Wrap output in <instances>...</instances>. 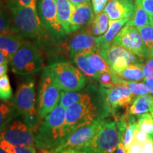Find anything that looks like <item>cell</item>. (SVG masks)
<instances>
[{
  "instance_id": "1",
  "label": "cell",
  "mask_w": 153,
  "mask_h": 153,
  "mask_svg": "<svg viewBox=\"0 0 153 153\" xmlns=\"http://www.w3.org/2000/svg\"><path fill=\"white\" fill-rule=\"evenodd\" d=\"M65 119V108L57 105L44 118L36 132V148L38 150H55L62 145L69 136Z\"/></svg>"
},
{
  "instance_id": "2",
  "label": "cell",
  "mask_w": 153,
  "mask_h": 153,
  "mask_svg": "<svg viewBox=\"0 0 153 153\" xmlns=\"http://www.w3.org/2000/svg\"><path fill=\"white\" fill-rule=\"evenodd\" d=\"M12 104L17 114L22 116L30 129L36 133L42 118L38 112L36 82L31 76H25L24 79L19 84Z\"/></svg>"
},
{
  "instance_id": "3",
  "label": "cell",
  "mask_w": 153,
  "mask_h": 153,
  "mask_svg": "<svg viewBox=\"0 0 153 153\" xmlns=\"http://www.w3.org/2000/svg\"><path fill=\"white\" fill-rule=\"evenodd\" d=\"M7 6L12 17L11 30L24 38H40L44 29L37 9L25 7L14 0H7Z\"/></svg>"
},
{
  "instance_id": "4",
  "label": "cell",
  "mask_w": 153,
  "mask_h": 153,
  "mask_svg": "<svg viewBox=\"0 0 153 153\" xmlns=\"http://www.w3.org/2000/svg\"><path fill=\"white\" fill-rule=\"evenodd\" d=\"M99 94L100 100L99 119H105L109 116L116 117L118 111L120 109L128 112L134 100L133 94L126 85H117L111 88L100 87Z\"/></svg>"
},
{
  "instance_id": "5",
  "label": "cell",
  "mask_w": 153,
  "mask_h": 153,
  "mask_svg": "<svg viewBox=\"0 0 153 153\" xmlns=\"http://www.w3.org/2000/svg\"><path fill=\"white\" fill-rule=\"evenodd\" d=\"M12 72L17 75L31 76L43 70V57L35 44L23 41L16 53L9 61Z\"/></svg>"
},
{
  "instance_id": "6",
  "label": "cell",
  "mask_w": 153,
  "mask_h": 153,
  "mask_svg": "<svg viewBox=\"0 0 153 153\" xmlns=\"http://www.w3.org/2000/svg\"><path fill=\"white\" fill-rule=\"evenodd\" d=\"M120 142L121 135L115 120L101 119L98 131L79 150L85 153H114Z\"/></svg>"
},
{
  "instance_id": "7",
  "label": "cell",
  "mask_w": 153,
  "mask_h": 153,
  "mask_svg": "<svg viewBox=\"0 0 153 153\" xmlns=\"http://www.w3.org/2000/svg\"><path fill=\"white\" fill-rule=\"evenodd\" d=\"M100 104H97L90 93L79 102L66 108L65 126L69 135L79 126L100 118Z\"/></svg>"
},
{
  "instance_id": "8",
  "label": "cell",
  "mask_w": 153,
  "mask_h": 153,
  "mask_svg": "<svg viewBox=\"0 0 153 153\" xmlns=\"http://www.w3.org/2000/svg\"><path fill=\"white\" fill-rule=\"evenodd\" d=\"M47 68L62 91H81L87 83V77L70 62H55Z\"/></svg>"
},
{
  "instance_id": "9",
  "label": "cell",
  "mask_w": 153,
  "mask_h": 153,
  "mask_svg": "<svg viewBox=\"0 0 153 153\" xmlns=\"http://www.w3.org/2000/svg\"><path fill=\"white\" fill-rule=\"evenodd\" d=\"M61 90L62 89L53 79L47 67L43 68L40 79L37 99L38 112L42 119L60 103Z\"/></svg>"
},
{
  "instance_id": "10",
  "label": "cell",
  "mask_w": 153,
  "mask_h": 153,
  "mask_svg": "<svg viewBox=\"0 0 153 153\" xmlns=\"http://www.w3.org/2000/svg\"><path fill=\"white\" fill-rule=\"evenodd\" d=\"M0 135L15 146H34L35 133L16 113L0 132Z\"/></svg>"
},
{
  "instance_id": "11",
  "label": "cell",
  "mask_w": 153,
  "mask_h": 153,
  "mask_svg": "<svg viewBox=\"0 0 153 153\" xmlns=\"http://www.w3.org/2000/svg\"><path fill=\"white\" fill-rule=\"evenodd\" d=\"M37 11L44 29L55 40H61L66 31L59 22L55 0H38Z\"/></svg>"
},
{
  "instance_id": "12",
  "label": "cell",
  "mask_w": 153,
  "mask_h": 153,
  "mask_svg": "<svg viewBox=\"0 0 153 153\" xmlns=\"http://www.w3.org/2000/svg\"><path fill=\"white\" fill-rule=\"evenodd\" d=\"M108 62L113 72H117L130 65L143 67L145 60L119 45L111 44L109 46L99 51Z\"/></svg>"
},
{
  "instance_id": "13",
  "label": "cell",
  "mask_w": 153,
  "mask_h": 153,
  "mask_svg": "<svg viewBox=\"0 0 153 153\" xmlns=\"http://www.w3.org/2000/svg\"><path fill=\"white\" fill-rule=\"evenodd\" d=\"M111 44L119 45L133 54L147 60V53L144 43L137 28L127 23L115 37Z\"/></svg>"
},
{
  "instance_id": "14",
  "label": "cell",
  "mask_w": 153,
  "mask_h": 153,
  "mask_svg": "<svg viewBox=\"0 0 153 153\" xmlns=\"http://www.w3.org/2000/svg\"><path fill=\"white\" fill-rule=\"evenodd\" d=\"M101 119H97L91 123L79 126L69 135L64 143L55 149V153L67 149L80 150L91 140L101 126Z\"/></svg>"
},
{
  "instance_id": "15",
  "label": "cell",
  "mask_w": 153,
  "mask_h": 153,
  "mask_svg": "<svg viewBox=\"0 0 153 153\" xmlns=\"http://www.w3.org/2000/svg\"><path fill=\"white\" fill-rule=\"evenodd\" d=\"M68 48L70 57L77 53H89L97 50V37L90 35L84 29L70 38Z\"/></svg>"
},
{
  "instance_id": "16",
  "label": "cell",
  "mask_w": 153,
  "mask_h": 153,
  "mask_svg": "<svg viewBox=\"0 0 153 153\" xmlns=\"http://www.w3.org/2000/svg\"><path fill=\"white\" fill-rule=\"evenodd\" d=\"M73 14L71 19L72 32L87 27L94 18V13L90 1L79 4H73Z\"/></svg>"
},
{
  "instance_id": "17",
  "label": "cell",
  "mask_w": 153,
  "mask_h": 153,
  "mask_svg": "<svg viewBox=\"0 0 153 153\" xmlns=\"http://www.w3.org/2000/svg\"><path fill=\"white\" fill-rule=\"evenodd\" d=\"M134 9L133 0H108L104 11L108 14L109 20L116 21L131 18Z\"/></svg>"
},
{
  "instance_id": "18",
  "label": "cell",
  "mask_w": 153,
  "mask_h": 153,
  "mask_svg": "<svg viewBox=\"0 0 153 153\" xmlns=\"http://www.w3.org/2000/svg\"><path fill=\"white\" fill-rule=\"evenodd\" d=\"M22 38L11 30L0 33V51L9 59L16 53L21 45Z\"/></svg>"
},
{
  "instance_id": "19",
  "label": "cell",
  "mask_w": 153,
  "mask_h": 153,
  "mask_svg": "<svg viewBox=\"0 0 153 153\" xmlns=\"http://www.w3.org/2000/svg\"><path fill=\"white\" fill-rule=\"evenodd\" d=\"M129 19L130 18L123 19L116 21L109 20V26H108L107 31L104 35L99 36V37H97V50L99 51L109 46L112 43L115 37L119 33L122 28L127 24Z\"/></svg>"
},
{
  "instance_id": "20",
  "label": "cell",
  "mask_w": 153,
  "mask_h": 153,
  "mask_svg": "<svg viewBox=\"0 0 153 153\" xmlns=\"http://www.w3.org/2000/svg\"><path fill=\"white\" fill-rule=\"evenodd\" d=\"M56 3L58 20L67 34L72 33L71 19L73 14V4L69 0H55Z\"/></svg>"
},
{
  "instance_id": "21",
  "label": "cell",
  "mask_w": 153,
  "mask_h": 153,
  "mask_svg": "<svg viewBox=\"0 0 153 153\" xmlns=\"http://www.w3.org/2000/svg\"><path fill=\"white\" fill-rule=\"evenodd\" d=\"M76 66L86 77L97 80L99 74L89 62L87 53H77L71 57Z\"/></svg>"
},
{
  "instance_id": "22",
  "label": "cell",
  "mask_w": 153,
  "mask_h": 153,
  "mask_svg": "<svg viewBox=\"0 0 153 153\" xmlns=\"http://www.w3.org/2000/svg\"><path fill=\"white\" fill-rule=\"evenodd\" d=\"M153 104V96L149 94L139 96L134 99L132 104L128 110V114L133 116L150 112L151 106Z\"/></svg>"
},
{
  "instance_id": "23",
  "label": "cell",
  "mask_w": 153,
  "mask_h": 153,
  "mask_svg": "<svg viewBox=\"0 0 153 153\" xmlns=\"http://www.w3.org/2000/svg\"><path fill=\"white\" fill-rule=\"evenodd\" d=\"M128 23L137 28L151 24V16L143 7L140 0H135L133 14Z\"/></svg>"
},
{
  "instance_id": "24",
  "label": "cell",
  "mask_w": 153,
  "mask_h": 153,
  "mask_svg": "<svg viewBox=\"0 0 153 153\" xmlns=\"http://www.w3.org/2000/svg\"><path fill=\"white\" fill-rule=\"evenodd\" d=\"M115 73L121 79L128 82H141L145 79L143 67L137 65H130Z\"/></svg>"
},
{
  "instance_id": "25",
  "label": "cell",
  "mask_w": 153,
  "mask_h": 153,
  "mask_svg": "<svg viewBox=\"0 0 153 153\" xmlns=\"http://www.w3.org/2000/svg\"><path fill=\"white\" fill-rule=\"evenodd\" d=\"M88 60L89 63L99 73L111 71L110 66L108 62L104 58V57L100 54L98 50H95L92 52L87 53Z\"/></svg>"
},
{
  "instance_id": "26",
  "label": "cell",
  "mask_w": 153,
  "mask_h": 153,
  "mask_svg": "<svg viewBox=\"0 0 153 153\" xmlns=\"http://www.w3.org/2000/svg\"><path fill=\"white\" fill-rule=\"evenodd\" d=\"M97 81L99 83L100 87L104 88H111L117 85H125L126 80L121 79L117 74L115 73L111 70L110 72H103V73L99 74Z\"/></svg>"
},
{
  "instance_id": "27",
  "label": "cell",
  "mask_w": 153,
  "mask_h": 153,
  "mask_svg": "<svg viewBox=\"0 0 153 153\" xmlns=\"http://www.w3.org/2000/svg\"><path fill=\"white\" fill-rule=\"evenodd\" d=\"M144 46L146 51L148 59L153 57V26L152 24L146 25L143 27L137 28ZM147 59V60H148Z\"/></svg>"
},
{
  "instance_id": "28",
  "label": "cell",
  "mask_w": 153,
  "mask_h": 153,
  "mask_svg": "<svg viewBox=\"0 0 153 153\" xmlns=\"http://www.w3.org/2000/svg\"><path fill=\"white\" fill-rule=\"evenodd\" d=\"M87 94L88 92H86V91H66L62 90L59 104L65 108H68L82 100L87 95Z\"/></svg>"
},
{
  "instance_id": "29",
  "label": "cell",
  "mask_w": 153,
  "mask_h": 153,
  "mask_svg": "<svg viewBox=\"0 0 153 153\" xmlns=\"http://www.w3.org/2000/svg\"><path fill=\"white\" fill-rule=\"evenodd\" d=\"M127 120V126H126L125 132H124L121 138V143L124 145L126 150L128 149L129 146L133 143L134 138V133H135V131L137 126V123L136 120H135V116L128 114Z\"/></svg>"
},
{
  "instance_id": "30",
  "label": "cell",
  "mask_w": 153,
  "mask_h": 153,
  "mask_svg": "<svg viewBox=\"0 0 153 153\" xmlns=\"http://www.w3.org/2000/svg\"><path fill=\"white\" fill-rule=\"evenodd\" d=\"M16 114L12 102L11 104L0 102V132Z\"/></svg>"
},
{
  "instance_id": "31",
  "label": "cell",
  "mask_w": 153,
  "mask_h": 153,
  "mask_svg": "<svg viewBox=\"0 0 153 153\" xmlns=\"http://www.w3.org/2000/svg\"><path fill=\"white\" fill-rule=\"evenodd\" d=\"M12 17L10 11L7 7L0 3V33L11 30Z\"/></svg>"
},
{
  "instance_id": "32",
  "label": "cell",
  "mask_w": 153,
  "mask_h": 153,
  "mask_svg": "<svg viewBox=\"0 0 153 153\" xmlns=\"http://www.w3.org/2000/svg\"><path fill=\"white\" fill-rule=\"evenodd\" d=\"M137 126L148 134L149 139H153V117L149 113L137 116Z\"/></svg>"
},
{
  "instance_id": "33",
  "label": "cell",
  "mask_w": 153,
  "mask_h": 153,
  "mask_svg": "<svg viewBox=\"0 0 153 153\" xmlns=\"http://www.w3.org/2000/svg\"><path fill=\"white\" fill-rule=\"evenodd\" d=\"M13 98V90L7 74L0 77V100L7 102Z\"/></svg>"
},
{
  "instance_id": "34",
  "label": "cell",
  "mask_w": 153,
  "mask_h": 153,
  "mask_svg": "<svg viewBox=\"0 0 153 153\" xmlns=\"http://www.w3.org/2000/svg\"><path fill=\"white\" fill-rule=\"evenodd\" d=\"M0 147L8 153H37L34 146H15L3 137L0 139Z\"/></svg>"
},
{
  "instance_id": "35",
  "label": "cell",
  "mask_w": 153,
  "mask_h": 153,
  "mask_svg": "<svg viewBox=\"0 0 153 153\" xmlns=\"http://www.w3.org/2000/svg\"><path fill=\"white\" fill-rule=\"evenodd\" d=\"M125 85L128 87L134 97L149 94H150L148 89H147L146 85H145V83H143V82L126 81Z\"/></svg>"
},
{
  "instance_id": "36",
  "label": "cell",
  "mask_w": 153,
  "mask_h": 153,
  "mask_svg": "<svg viewBox=\"0 0 153 153\" xmlns=\"http://www.w3.org/2000/svg\"><path fill=\"white\" fill-rule=\"evenodd\" d=\"M94 20L98 24L101 36L106 33L109 26V17L105 11L94 15Z\"/></svg>"
},
{
  "instance_id": "37",
  "label": "cell",
  "mask_w": 153,
  "mask_h": 153,
  "mask_svg": "<svg viewBox=\"0 0 153 153\" xmlns=\"http://www.w3.org/2000/svg\"><path fill=\"white\" fill-rule=\"evenodd\" d=\"M148 139L149 137L148 134L143 131V130L137 126L136 129H135V133H134L133 140L140 143V144L143 145V143L146 142Z\"/></svg>"
},
{
  "instance_id": "38",
  "label": "cell",
  "mask_w": 153,
  "mask_h": 153,
  "mask_svg": "<svg viewBox=\"0 0 153 153\" xmlns=\"http://www.w3.org/2000/svg\"><path fill=\"white\" fill-rule=\"evenodd\" d=\"M108 0H91V5L94 15L99 14L104 11Z\"/></svg>"
},
{
  "instance_id": "39",
  "label": "cell",
  "mask_w": 153,
  "mask_h": 153,
  "mask_svg": "<svg viewBox=\"0 0 153 153\" xmlns=\"http://www.w3.org/2000/svg\"><path fill=\"white\" fill-rule=\"evenodd\" d=\"M143 71L145 79L153 76V57L145 61L143 67Z\"/></svg>"
},
{
  "instance_id": "40",
  "label": "cell",
  "mask_w": 153,
  "mask_h": 153,
  "mask_svg": "<svg viewBox=\"0 0 153 153\" xmlns=\"http://www.w3.org/2000/svg\"><path fill=\"white\" fill-rule=\"evenodd\" d=\"M140 153H153V139H148L143 143Z\"/></svg>"
},
{
  "instance_id": "41",
  "label": "cell",
  "mask_w": 153,
  "mask_h": 153,
  "mask_svg": "<svg viewBox=\"0 0 153 153\" xmlns=\"http://www.w3.org/2000/svg\"><path fill=\"white\" fill-rule=\"evenodd\" d=\"M143 7L150 16L153 15V0H140Z\"/></svg>"
},
{
  "instance_id": "42",
  "label": "cell",
  "mask_w": 153,
  "mask_h": 153,
  "mask_svg": "<svg viewBox=\"0 0 153 153\" xmlns=\"http://www.w3.org/2000/svg\"><path fill=\"white\" fill-rule=\"evenodd\" d=\"M25 7H30L37 9V0H14Z\"/></svg>"
},
{
  "instance_id": "43",
  "label": "cell",
  "mask_w": 153,
  "mask_h": 153,
  "mask_svg": "<svg viewBox=\"0 0 153 153\" xmlns=\"http://www.w3.org/2000/svg\"><path fill=\"white\" fill-rule=\"evenodd\" d=\"M141 146H142V145L133 140L127 150V153H140Z\"/></svg>"
},
{
  "instance_id": "44",
  "label": "cell",
  "mask_w": 153,
  "mask_h": 153,
  "mask_svg": "<svg viewBox=\"0 0 153 153\" xmlns=\"http://www.w3.org/2000/svg\"><path fill=\"white\" fill-rule=\"evenodd\" d=\"M143 82L145 83V85H146L147 89H148L150 94H153V76L152 77L146 78L143 80Z\"/></svg>"
},
{
  "instance_id": "45",
  "label": "cell",
  "mask_w": 153,
  "mask_h": 153,
  "mask_svg": "<svg viewBox=\"0 0 153 153\" xmlns=\"http://www.w3.org/2000/svg\"><path fill=\"white\" fill-rule=\"evenodd\" d=\"M8 71V64L3 63V64H0V77L7 74Z\"/></svg>"
},
{
  "instance_id": "46",
  "label": "cell",
  "mask_w": 153,
  "mask_h": 153,
  "mask_svg": "<svg viewBox=\"0 0 153 153\" xmlns=\"http://www.w3.org/2000/svg\"><path fill=\"white\" fill-rule=\"evenodd\" d=\"M115 153H127V150L124 146V145L120 142L118 145L117 149H116V152Z\"/></svg>"
},
{
  "instance_id": "47",
  "label": "cell",
  "mask_w": 153,
  "mask_h": 153,
  "mask_svg": "<svg viewBox=\"0 0 153 153\" xmlns=\"http://www.w3.org/2000/svg\"><path fill=\"white\" fill-rule=\"evenodd\" d=\"M9 62V59L7 57L4 53L0 51V64H3V63H6L8 64Z\"/></svg>"
},
{
  "instance_id": "48",
  "label": "cell",
  "mask_w": 153,
  "mask_h": 153,
  "mask_svg": "<svg viewBox=\"0 0 153 153\" xmlns=\"http://www.w3.org/2000/svg\"><path fill=\"white\" fill-rule=\"evenodd\" d=\"M57 153H85L82 150H77V149H67L62 151H60Z\"/></svg>"
},
{
  "instance_id": "49",
  "label": "cell",
  "mask_w": 153,
  "mask_h": 153,
  "mask_svg": "<svg viewBox=\"0 0 153 153\" xmlns=\"http://www.w3.org/2000/svg\"><path fill=\"white\" fill-rule=\"evenodd\" d=\"M73 4H79L85 3L89 1V0H69Z\"/></svg>"
},
{
  "instance_id": "50",
  "label": "cell",
  "mask_w": 153,
  "mask_h": 153,
  "mask_svg": "<svg viewBox=\"0 0 153 153\" xmlns=\"http://www.w3.org/2000/svg\"><path fill=\"white\" fill-rule=\"evenodd\" d=\"M37 153H55L54 150H39Z\"/></svg>"
},
{
  "instance_id": "51",
  "label": "cell",
  "mask_w": 153,
  "mask_h": 153,
  "mask_svg": "<svg viewBox=\"0 0 153 153\" xmlns=\"http://www.w3.org/2000/svg\"><path fill=\"white\" fill-rule=\"evenodd\" d=\"M150 114L152 115V116L153 117V104H152V106H151V108H150Z\"/></svg>"
},
{
  "instance_id": "52",
  "label": "cell",
  "mask_w": 153,
  "mask_h": 153,
  "mask_svg": "<svg viewBox=\"0 0 153 153\" xmlns=\"http://www.w3.org/2000/svg\"><path fill=\"white\" fill-rule=\"evenodd\" d=\"M0 153H8V152H6L4 150H3V149L0 147Z\"/></svg>"
},
{
  "instance_id": "53",
  "label": "cell",
  "mask_w": 153,
  "mask_h": 153,
  "mask_svg": "<svg viewBox=\"0 0 153 153\" xmlns=\"http://www.w3.org/2000/svg\"><path fill=\"white\" fill-rule=\"evenodd\" d=\"M151 24L153 26V15L152 16H151Z\"/></svg>"
},
{
  "instance_id": "54",
  "label": "cell",
  "mask_w": 153,
  "mask_h": 153,
  "mask_svg": "<svg viewBox=\"0 0 153 153\" xmlns=\"http://www.w3.org/2000/svg\"><path fill=\"white\" fill-rule=\"evenodd\" d=\"M114 153H115V152H114Z\"/></svg>"
}]
</instances>
